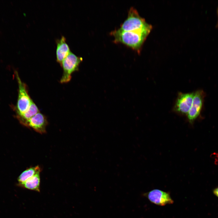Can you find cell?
I'll list each match as a JSON object with an SVG mask.
<instances>
[{
  "mask_svg": "<svg viewBox=\"0 0 218 218\" xmlns=\"http://www.w3.org/2000/svg\"><path fill=\"white\" fill-rule=\"evenodd\" d=\"M48 121L44 115L38 113L28 120L24 125L31 127L37 132L41 134L46 133Z\"/></svg>",
  "mask_w": 218,
  "mask_h": 218,
  "instance_id": "8",
  "label": "cell"
},
{
  "mask_svg": "<svg viewBox=\"0 0 218 218\" xmlns=\"http://www.w3.org/2000/svg\"><path fill=\"white\" fill-rule=\"evenodd\" d=\"M143 195L151 202L159 206L172 204L174 202L169 193L159 189H154L144 193Z\"/></svg>",
  "mask_w": 218,
  "mask_h": 218,
  "instance_id": "7",
  "label": "cell"
},
{
  "mask_svg": "<svg viewBox=\"0 0 218 218\" xmlns=\"http://www.w3.org/2000/svg\"><path fill=\"white\" fill-rule=\"evenodd\" d=\"M150 31H123L117 29L112 31L110 34L114 37L115 43L123 44L139 53Z\"/></svg>",
  "mask_w": 218,
  "mask_h": 218,
  "instance_id": "1",
  "label": "cell"
},
{
  "mask_svg": "<svg viewBox=\"0 0 218 218\" xmlns=\"http://www.w3.org/2000/svg\"><path fill=\"white\" fill-rule=\"evenodd\" d=\"M41 169L38 166L30 167L24 171L18 178V185L20 186L26 180L35 175L40 172Z\"/></svg>",
  "mask_w": 218,
  "mask_h": 218,
  "instance_id": "12",
  "label": "cell"
},
{
  "mask_svg": "<svg viewBox=\"0 0 218 218\" xmlns=\"http://www.w3.org/2000/svg\"><path fill=\"white\" fill-rule=\"evenodd\" d=\"M16 76L17 80L18 92L16 110L17 115H21L28 109L32 101L28 92L27 86L20 79L17 72Z\"/></svg>",
  "mask_w": 218,
  "mask_h": 218,
  "instance_id": "4",
  "label": "cell"
},
{
  "mask_svg": "<svg viewBox=\"0 0 218 218\" xmlns=\"http://www.w3.org/2000/svg\"><path fill=\"white\" fill-rule=\"evenodd\" d=\"M193 96L194 93H179L173 107L174 111L180 114L187 115L191 107Z\"/></svg>",
  "mask_w": 218,
  "mask_h": 218,
  "instance_id": "6",
  "label": "cell"
},
{
  "mask_svg": "<svg viewBox=\"0 0 218 218\" xmlns=\"http://www.w3.org/2000/svg\"><path fill=\"white\" fill-rule=\"evenodd\" d=\"M217 15H218V22H217V24L216 26H218V9L217 10Z\"/></svg>",
  "mask_w": 218,
  "mask_h": 218,
  "instance_id": "14",
  "label": "cell"
},
{
  "mask_svg": "<svg viewBox=\"0 0 218 218\" xmlns=\"http://www.w3.org/2000/svg\"><path fill=\"white\" fill-rule=\"evenodd\" d=\"M205 96V94L203 90H199L194 93L192 106L187 115L190 124H193L200 114Z\"/></svg>",
  "mask_w": 218,
  "mask_h": 218,
  "instance_id": "5",
  "label": "cell"
},
{
  "mask_svg": "<svg viewBox=\"0 0 218 218\" xmlns=\"http://www.w3.org/2000/svg\"><path fill=\"white\" fill-rule=\"evenodd\" d=\"M213 193L216 197H218V187L213 190Z\"/></svg>",
  "mask_w": 218,
  "mask_h": 218,
  "instance_id": "13",
  "label": "cell"
},
{
  "mask_svg": "<svg viewBox=\"0 0 218 218\" xmlns=\"http://www.w3.org/2000/svg\"><path fill=\"white\" fill-rule=\"evenodd\" d=\"M56 58L57 61L60 64L71 52L69 45L66 42L65 37L62 36L56 40Z\"/></svg>",
  "mask_w": 218,
  "mask_h": 218,
  "instance_id": "9",
  "label": "cell"
},
{
  "mask_svg": "<svg viewBox=\"0 0 218 218\" xmlns=\"http://www.w3.org/2000/svg\"><path fill=\"white\" fill-rule=\"evenodd\" d=\"M152 28V26L140 16L137 10L131 7L128 11L127 18L118 29L123 31H151Z\"/></svg>",
  "mask_w": 218,
  "mask_h": 218,
  "instance_id": "2",
  "label": "cell"
},
{
  "mask_svg": "<svg viewBox=\"0 0 218 218\" xmlns=\"http://www.w3.org/2000/svg\"><path fill=\"white\" fill-rule=\"evenodd\" d=\"M40 172L30 177L20 186L25 188L35 191H40Z\"/></svg>",
  "mask_w": 218,
  "mask_h": 218,
  "instance_id": "10",
  "label": "cell"
},
{
  "mask_svg": "<svg viewBox=\"0 0 218 218\" xmlns=\"http://www.w3.org/2000/svg\"><path fill=\"white\" fill-rule=\"evenodd\" d=\"M39 112L38 107L32 101L27 110L23 114L17 115V117L20 122L24 125L28 120Z\"/></svg>",
  "mask_w": 218,
  "mask_h": 218,
  "instance_id": "11",
  "label": "cell"
},
{
  "mask_svg": "<svg viewBox=\"0 0 218 218\" xmlns=\"http://www.w3.org/2000/svg\"><path fill=\"white\" fill-rule=\"evenodd\" d=\"M82 60V57L77 56L71 51L70 52L60 64L63 71L61 83H66L70 81L72 74L78 70L79 64Z\"/></svg>",
  "mask_w": 218,
  "mask_h": 218,
  "instance_id": "3",
  "label": "cell"
}]
</instances>
